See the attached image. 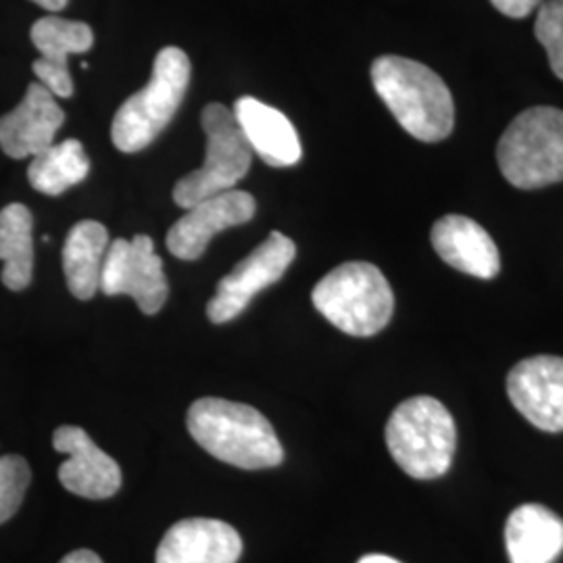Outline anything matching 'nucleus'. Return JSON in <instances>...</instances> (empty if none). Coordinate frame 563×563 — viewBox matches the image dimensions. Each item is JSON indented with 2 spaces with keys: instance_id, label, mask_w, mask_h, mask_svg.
I'll list each match as a JSON object with an SVG mask.
<instances>
[{
  "instance_id": "nucleus-1",
  "label": "nucleus",
  "mask_w": 563,
  "mask_h": 563,
  "mask_svg": "<svg viewBox=\"0 0 563 563\" xmlns=\"http://www.w3.org/2000/svg\"><path fill=\"white\" fill-rule=\"evenodd\" d=\"M186 426L209 455L234 467L265 470L284 462L276 430L251 405L205 397L190 405Z\"/></svg>"
},
{
  "instance_id": "nucleus-2",
  "label": "nucleus",
  "mask_w": 563,
  "mask_h": 563,
  "mask_svg": "<svg viewBox=\"0 0 563 563\" xmlns=\"http://www.w3.org/2000/svg\"><path fill=\"white\" fill-rule=\"evenodd\" d=\"M372 81L388 111L413 139L441 142L453 132L455 104L451 90L430 67L386 55L374 60Z\"/></svg>"
},
{
  "instance_id": "nucleus-3",
  "label": "nucleus",
  "mask_w": 563,
  "mask_h": 563,
  "mask_svg": "<svg viewBox=\"0 0 563 563\" xmlns=\"http://www.w3.org/2000/svg\"><path fill=\"white\" fill-rule=\"evenodd\" d=\"M386 444L402 472L416 481H434L449 472L457 428L443 402L432 397L402 401L386 423Z\"/></svg>"
},
{
  "instance_id": "nucleus-4",
  "label": "nucleus",
  "mask_w": 563,
  "mask_h": 563,
  "mask_svg": "<svg viewBox=\"0 0 563 563\" xmlns=\"http://www.w3.org/2000/svg\"><path fill=\"white\" fill-rule=\"evenodd\" d=\"M311 299L332 325L351 336L383 332L395 311V295L383 272L365 262L342 263L316 284Z\"/></svg>"
},
{
  "instance_id": "nucleus-5",
  "label": "nucleus",
  "mask_w": 563,
  "mask_h": 563,
  "mask_svg": "<svg viewBox=\"0 0 563 563\" xmlns=\"http://www.w3.org/2000/svg\"><path fill=\"white\" fill-rule=\"evenodd\" d=\"M188 84V55L176 46L163 48L148 84L123 102L115 113L111 139L121 153H139L162 134L180 109Z\"/></svg>"
},
{
  "instance_id": "nucleus-6",
  "label": "nucleus",
  "mask_w": 563,
  "mask_h": 563,
  "mask_svg": "<svg viewBox=\"0 0 563 563\" xmlns=\"http://www.w3.org/2000/svg\"><path fill=\"white\" fill-rule=\"evenodd\" d=\"M505 180L522 190L563 181V111L532 107L509 123L497 144Z\"/></svg>"
},
{
  "instance_id": "nucleus-7",
  "label": "nucleus",
  "mask_w": 563,
  "mask_h": 563,
  "mask_svg": "<svg viewBox=\"0 0 563 563\" xmlns=\"http://www.w3.org/2000/svg\"><path fill=\"white\" fill-rule=\"evenodd\" d=\"M201 121L207 134V157L199 169L184 176L174 188V201L181 209L234 190L253 162V151L234 113L222 102L207 104Z\"/></svg>"
},
{
  "instance_id": "nucleus-8",
  "label": "nucleus",
  "mask_w": 563,
  "mask_h": 563,
  "mask_svg": "<svg viewBox=\"0 0 563 563\" xmlns=\"http://www.w3.org/2000/svg\"><path fill=\"white\" fill-rule=\"evenodd\" d=\"M101 290L107 297H132L146 316L162 311L169 284L162 257L155 253V244L148 236L139 234L132 241L118 239L109 244L102 265Z\"/></svg>"
},
{
  "instance_id": "nucleus-9",
  "label": "nucleus",
  "mask_w": 563,
  "mask_h": 563,
  "mask_svg": "<svg viewBox=\"0 0 563 563\" xmlns=\"http://www.w3.org/2000/svg\"><path fill=\"white\" fill-rule=\"evenodd\" d=\"M297 257V246L282 232H272L218 284L207 316L213 323L232 322L262 290L276 284Z\"/></svg>"
},
{
  "instance_id": "nucleus-10",
  "label": "nucleus",
  "mask_w": 563,
  "mask_h": 563,
  "mask_svg": "<svg viewBox=\"0 0 563 563\" xmlns=\"http://www.w3.org/2000/svg\"><path fill=\"white\" fill-rule=\"evenodd\" d=\"M167 232V249L181 262H195L207 251L209 242L228 228L251 222L257 202L244 190H228L186 209Z\"/></svg>"
},
{
  "instance_id": "nucleus-11",
  "label": "nucleus",
  "mask_w": 563,
  "mask_h": 563,
  "mask_svg": "<svg viewBox=\"0 0 563 563\" xmlns=\"http://www.w3.org/2000/svg\"><path fill=\"white\" fill-rule=\"evenodd\" d=\"M507 395L523 418L543 432H563V357L537 355L514 365Z\"/></svg>"
},
{
  "instance_id": "nucleus-12",
  "label": "nucleus",
  "mask_w": 563,
  "mask_h": 563,
  "mask_svg": "<svg viewBox=\"0 0 563 563\" xmlns=\"http://www.w3.org/2000/svg\"><path fill=\"white\" fill-rule=\"evenodd\" d=\"M53 446L57 453L67 455V460L60 463L59 481L69 493L101 501L120 490V465L78 426L57 428L53 434Z\"/></svg>"
},
{
  "instance_id": "nucleus-13",
  "label": "nucleus",
  "mask_w": 563,
  "mask_h": 563,
  "mask_svg": "<svg viewBox=\"0 0 563 563\" xmlns=\"http://www.w3.org/2000/svg\"><path fill=\"white\" fill-rule=\"evenodd\" d=\"M41 81L27 86L23 101L0 118V148L11 159L36 157L55 144L65 113Z\"/></svg>"
},
{
  "instance_id": "nucleus-14",
  "label": "nucleus",
  "mask_w": 563,
  "mask_h": 563,
  "mask_svg": "<svg viewBox=\"0 0 563 563\" xmlns=\"http://www.w3.org/2000/svg\"><path fill=\"white\" fill-rule=\"evenodd\" d=\"M32 42L41 53L34 60V74L44 88L55 97L69 99L74 95V81L69 76V55L88 53L95 44L92 27L81 21L63 20L59 15L42 18L32 25Z\"/></svg>"
},
{
  "instance_id": "nucleus-15",
  "label": "nucleus",
  "mask_w": 563,
  "mask_h": 563,
  "mask_svg": "<svg viewBox=\"0 0 563 563\" xmlns=\"http://www.w3.org/2000/svg\"><path fill=\"white\" fill-rule=\"evenodd\" d=\"M241 555V534L230 523L190 518L165 532L155 563H236Z\"/></svg>"
},
{
  "instance_id": "nucleus-16",
  "label": "nucleus",
  "mask_w": 563,
  "mask_h": 563,
  "mask_svg": "<svg viewBox=\"0 0 563 563\" xmlns=\"http://www.w3.org/2000/svg\"><path fill=\"white\" fill-rule=\"evenodd\" d=\"M432 246L451 267L490 280L501 269L499 249L483 225L465 216H444L432 228Z\"/></svg>"
},
{
  "instance_id": "nucleus-17",
  "label": "nucleus",
  "mask_w": 563,
  "mask_h": 563,
  "mask_svg": "<svg viewBox=\"0 0 563 563\" xmlns=\"http://www.w3.org/2000/svg\"><path fill=\"white\" fill-rule=\"evenodd\" d=\"M234 118L251 151L272 167H290L301 162L302 146L290 120L269 104L242 97L234 104Z\"/></svg>"
},
{
  "instance_id": "nucleus-18",
  "label": "nucleus",
  "mask_w": 563,
  "mask_h": 563,
  "mask_svg": "<svg viewBox=\"0 0 563 563\" xmlns=\"http://www.w3.org/2000/svg\"><path fill=\"white\" fill-rule=\"evenodd\" d=\"M511 563H553L563 553V520L544 505L518 507L505 526Z\"/></svg>"
},
{
  "instance_id": "nucleus-19",
  "label": "nucleus",
  "mask_w": 563,
  "mask_h": 563,
  "mask_svg": "<svg viewBox=\"0 0 563 563\" xmlns=\"http://www.w3.org/2000/svg\"><path fill=\"white\" fill-rule=\"evenodd\" d=\"M109 244V232L102 223L84 220L69 230L63 246V269L69 292L76 299L90 301L101 290Z\"/></svg>"
},
{
  "instance_id": "nucleus-20",
  "label": "nucleus",
  "mask_w": 563,
  "mask_h": 563,
  "mask_svg": "<svg viewBox=\"0 0 563 563\" xmlns=\"http://www.w3.org/2000/svg\"><path fill=\"white\" fill-rule=\"evenodd\" d=\"M34 218L32 211L13 202L0 211V262L2 284L9 290H25L34 276Z\"/></svg>"
},
{
  "instance_id": "nucleus-21",
  "label": "nucleus",
  "mask_w": 563,
  "mask_h": 563,
  "mask_svg": "<svg viewBox=\"0 0 563 563\" xmlns=\"http://www.w3.org/2000/svg\"><path fill=\"white\" fill-rule=\"evenodd\" d=\"M90 172V159L80 141L59 142L42 151L27 167V180L46 197H59L80 184Z\"/></svg>"
},
{
  "instance_id": "nucleus-22",
  "label": "nucleus",
  "mask_w": 563,
  "mask_h": 563,
  "mask_svg": "<svg viewBox=\"0 0 563 563\" xmlns=\"http://www.w3.org/2000/svg\"><path fill=\"white\" fill-rule=\"evenodd\" d=\"M32 481L27 462L20 455L0 457V523L11 520L25 497Z\"/></svg>"
},
{
  "instance_id": "nucleus-23",
  "label": "nucleus",
  "mask_w": 563,
  "mask_h": 563,
  "mask_svg": "<svg viewBox=\"0 0 563 563\" xmlns=\"http://www.w3.org/2000/svg\"><path fill=\"white\" fill-rule=\"evenodd\" d=\"M534 34L547 51L553 74L563 80V0H547L541 4Z\"/></svg>"
},
{
  "instance_id": "nucleus-24",
  "label": "nucleus",
  "mask_w": 563,
  "mask_h": 563,
  "mask_svg": "<svg viewBox=\"0 0 563 563\" xmlns=\"http://www.w3.org/2000/svg\"><path fill=\"white\" fill-rule=\"evenodd\" d=\"M495 9H499L507 18L514 20H522L526 15H530L537 7L543 4V0H490Z\"/></svg>"
},
{
  "instance_id": "nucleus-25",
  "label": "nucleus",
  "mask_w": 563,
  "mask_h": 563,
  "mask_svg": "<svg viewBox=\"0 0 563 563\" xmlns=\"http://www.w3.org/2000/svg\"><path fill=\"white\" fill-rule=\"evenodd\" d=\"M59 563H102L101 558L88 549H80V551H71L69 555H65Z\"/></svg>"
},
{
  "instance_id": "nucleus-26",
  "label": "nucleus",
  "mask_w": 563,
  "mask_h": 563,
  "mask_svg": "<svg viewBox=\"0 0 563 563\" xmlns=\"http://www.w3.org/2000/svg\"><path fill=\"white\" fill-rule=\"evenodd\" d=\"M32 2L41 4L42 9H46V11H51V13H59V11H63V9L67 7L69 0H32Z\"/></svg>"
},
{
  "instance_id": "nucleus-27",
  "label": "nucleus",
  "mask_w": 563,
  "mask_h": 563,
  "mask_svg": "<svg viewBox=\"0 0 563 563\" xmlns=\"http://www.w3.org/2000/svg\"><path fill=\"white\" fill-rule=\"evenodd\" d=\"M357 563H401L397 562V560H393V558H388V555H378V553H374V555H365Z\"/></svg>"
}]
</instances>
